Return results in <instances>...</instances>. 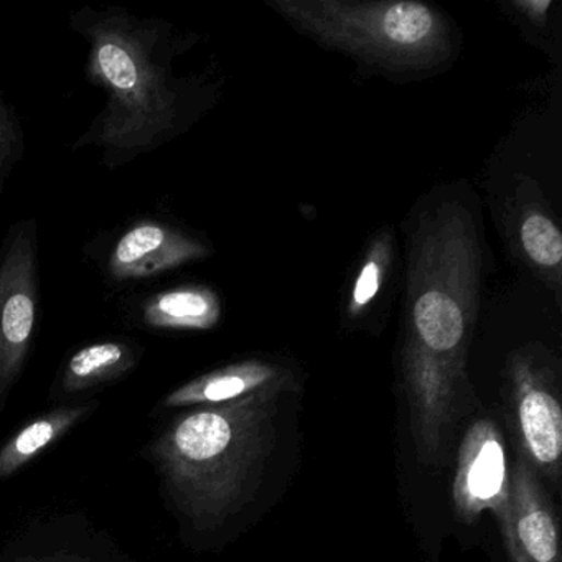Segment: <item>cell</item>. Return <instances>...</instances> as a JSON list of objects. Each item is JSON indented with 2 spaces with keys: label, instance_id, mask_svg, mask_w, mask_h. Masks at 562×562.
I'll return each mask as SVG.
<instances>
[{
  "label": "cell",
  "instance_id": "11",
  "mask_svg": "<svg viewBox=\"0 0 562 562\" xmlns=\"http://www.w3.org/2000/svg\"><path fill=\"white\" fill-rule=\"evenodd\" d=\"M144 324L160 330H212L222 318V301L202 285L170 289L143 304Z\"/></svg>",
  "mask_w": 562,
  "mask_h": 562
},
{
  "label": "cell",
  "instance_id": "13",
  "mask_svg": "<svg viewBox=\"0 0 562 562\" xmlns=\"http://www.w3.org/2000/svg\"><path fill=\"white\" fill-rule=\"evenodd\" d=\"M87 407L58 409L38 417L25 426L11 442L0 450V479L18 472L22 465L34 459L38 452L50 446L61 434L67 432L83 414Z\"/></svg>",
  "mask_w": 562,
  "mask_h": 562
},
{
  "label": "cell",
  "instance_id": "6",
  "mask_svg": "<svg viewBox=\"0 0 562 562\" xmlns=\"http://www.w3.org/2000/svg\"><path fill=\"white\" fill-rule=\"evenodd\" d=\"M508 370L521 456L538 475L559 482L562 409L551 367L535 350L525 348L513 355Z\"/></svg>",
  "mask_w": 562,
  "mask_h": 562
},
{
  "label": "cell",
  "instance_id": "7",
  "mask_svg": "<svg viewBox=\"0 0 562 562\" xmlns=\"http://www.w3.org/2000/svg\"><path fill=\"white\" fill-rule=\"evenodd\" d=\"M509 482L512 469L502 432L492 420H476L460 443L453 480L459 518L473 525L483 512H492L502 528L508 518Z\"/></svg>",
  "mask_w": 562,
  "mask_h": 562
},
{
  "label": "cell",
  "instance_id": "16",
  "mask_svg": "<svg viewBox=\"0 0 562 562\" xmlns=\"http://www.w3.org/2000/svg\"><path fill=\"white\" fill-rule=\"evenodd\" d=\"M22 154V131L12 108L0 93V195L4 192L5 179Z\"/></svg>",
  "mask_w": 562,
  "mask_h": 562
},
{
  "label": "cell",
  "instance_id": "3",
  "mask_svg": "<svg viewBox=\"0 0 562 562\" xmlns=\"http://www.w3.org/2000/svg\"><path fill=\"white\" fill-rule=\"evenodd\" d=\"M281 393L271 387L200 407L157 440L154 457L183 512L218 522L255 492L274 447Z\"/></svg>",
  "mask_w": 562,
  "mask_h": 562
},
{
  "label": "cell",
  "instance_id": "2",
  "mask_svg": "<svg viewBox=\"0 0 562 562\" xmlns=\"http://www.w3.org/2000/svg\"><path fill=\"white\" fill-rule=\"evenodd\" d=\"M68 24L87 42L88 81L106 94L75 150L100 149L101 164L114 170L166 146L199 117V90L173 74L172 25L123 8H83Z\"/></svg>",
  "mask_w": 562,
  "mask_h": 562
},
{
  "label": "cell",
  "instance_id": "12",
  "mask_svg": "<svg viewBox=\"0 0 562 562\" xmlns=\"http://www.w3.org/2000/svg\"><path fill=\"white\" fill-rule=\"evenodd\" d=\"M136 360V350L126 341L106 340L88 345L68 361L61 386L68 393L90 390L123 376Z\"/></svg>",
  "mask_w": 562,
  "mask_h": 562
},
{
  "label": "cell",
  "instance_id": "15",
  "mask_svg": "<svg viewBox=\"0 0 562 562\" xmlns=\"http://www.w3.org/2000/svg\"><path fill=\"white\" fill-rule=\"evenodd\" d=\"M393 255V235L390 233H383L371 243L363 265L360 266V271L357 272V278L351 285L347 302L348 317H361L374 304L378 295L383 291Z\"/></svg>",
  "mask_w": 562,
  "mask_h": 562
},
{
  "label": "cell",
  "instance_id": "1",
  "mask_svg": "<svg viewBox=\"0 0 562 562\" xmlns=\"http://www.w3.org/2000/svg\"><path fill=\"white\" fill-rule=\"evenodd\" d=\"M483 232L472 200L443 190L414 213L407 233L403 376L420 457L446 450L470 396L465 364L482 299Z\"/></svg>",
  "mask_w": 562,
  "mask_h": 562
},
{
  "label": "cell",
  "instance_id": "14",
  "mask_svg": "<svg viewBox=\"0 0 562 562\" xmlns=\"http://www.w3.org/2000/svg\"><path fill=\"white\" fill-rule=\"evenodd\" d=\"M518 239L526 259L538 268L539 274L552 279L559 288L562 262V235L548 212L529 205L518 223Z\"/></svg>",
  "mask_w": 562,
  "mask_h": 562
},
{
  "label": "cell",
  "instance_id": "5",
  "mask_svg": "<svg viewBox=\"0 0 562 562\" xmlns=\"http://www.w3.org/2000/svg\"><path fill=\"white\" fill-rule=\"evenodd\" d=\"M41 305L37 223H14L0 249V404L24 368Z\"/></svg>",
  "mask_w": 562,
  "mask_h": 562
},
{
  "label": "cell",
  "instance_id": "9",
  "mask_svg": "<svg viewBox=\"0 0 562 562\" xmlns=\"http://www.w3.org/2000/svg\"><path fill=\"white\" fill-rule=\"evenodd\" d=\"M210 255L212 249L205 241L176 226L143 222L117 239L108 259V272L116 282L144 281Z\"/></svg>",
  "mask_w": 562,
  "mask_h": 562
},
{
  "label": "cell",
  "instance_id": "17",
  "mask_svg": "<svg viewBox=\"0 0 562 562\" xmlns=\"http://www.w3.org/2000/svg\"><path fill=\"white\" fill-rule=\"evenodd\" d=\"M513 8L522 12L528 21L532 24H544L548 19V9L551 8V2L546 0H522V2H513Z\"/></svg>",
  "mask_w": 562,
  "mask_h": 562
},
{
  "label": "cell",
  "instance_id": "4",
  "mask_svg": "<svg viewBox=\"0 0 562 562\" xmlns=\"http://www.w3.org/2000/svg\"><path fill=\"white\" fill-rule=\"evenodd\" d=\"M292 29L322 47L391 74L442 67L453 50L446 15L414 0H269Z\"/></svg>",
  "mask_w": 562,
  "mask_h": 562
},
{
  "label": "cell",
  "instance_id": "8",
  "mask_svg": "<svg viewBox=\"0 0 562 562\" xmlns=\"http://www.w3.org/2000/svg\"><path fill=\"white\" fill-rule=\"evenodd\" d=\"M503 539L513 562H561L554 506L531 463L519 456L512 469Z\"/></svg>",
  "mask_w": 562,
  "mask_h": 562
},
{
  "label": "cell",
  "instance_id": "10",
  "mask_svg": "<svg viewBox=\"0 0 562 562\" xmlns=\"http://www.w3.org/2000/svg\"><path fill=\"white\" fill-rule=\"evenodd\" d=\"M292 384V374L284 368L276 367L262 360H246L228 364L220 370L210 371L190 383L177 387L164 401L167 407L213 406L243 400L259 391H288Z\"/></svg>",
  "mask_w": 562,
  "mask_h": 562
}]
</instances>
